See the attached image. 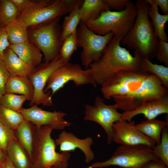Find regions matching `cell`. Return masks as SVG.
<instances>
[{"label":"cell","mask_w":168,"mask_h":168,"mask_svg":"<svg viewBox=\"0 0 168 168\" xmlns=\"http://www.w3.org/2000/svg\"><path fill=\"white\" fill-rule=\"evenodd\" d=\"M101 86L104 98H112L118 109L124 112L168 95V89L158 77L142 70L118 71Z\"/></svg>","instance_id":"cell-1"},{"label":"cell","mask_w":168,"mask_h":168,"mask_svg":"<svg viewBox=\"0 0 168 168\" xmlns=\"http://www.w3.org/2000/svg\"><path fill=\"white\" fill-rule=\"evenodd\" d=\"M123 37L114 36L97 61L89 66L97 85L102 86L108 79L121 70H142L141 58L135 52L132 55L128 50L120 45Z\"/></svg>","instance_id":"cell-2"},{"label":"cell","mask_w":168,"mask_h":168,"mask_svg":"<svg viewBox=\"0 0 168 168\" xmlns=\"http://www.w3.org/2000/svg\"><path fill=\"white\" fill-rule=\"evenodd\" d=\"M137 15L134 24L122 38L121 43L136 52L141 58L155 57L158 43L153 26L149 20L146 0H137L135 4Z\"/></svg>","instance_id":"cell-3"},{"label":"cell","mask_w":168,"mask_h":168,"mask_svg":"<svg viewBox=\"0 0 168 168\" xmlns=\"http://www.w3.org/2000/svg\"><path fill=\"white\" fill-rule=\"evenodd\" d=\"M53 129L48 125L37 128L32 154L35 168H67L68 166L71 154L56 152L55 140L51 137Z\"/></svg>","instance_id":"cell-4"},{"label":"cell","mask_w":168,"mask_h":168,"mask_svg":"<svg viewBox=\"0 0 168 168\" xmlns=\"http://www.w3.org/2000/svg\"><path fill=\"white\" fill-rule=\"evenodd\" d=\"M137 15L135 5L130 0L123 11L107 10L102 12L96 19L85 24L97 35H104L112 32L114 36L123 37L133 26Z\"/></svg>","instance_id":"cell-5"},{"label":"cell","mask_w":168,"mask_h":168,"mask_svg":"<svg viewBox=\"0 0 168 168\" xmlns=\"http://www.w3.org/2000/svg\"><path fill=\"white\" fill-rule=\"evenodd\" d=\"M60 17L28 27V39L41 50L44 63H49L58 57L63 42Z\"/></svg>","instance_id":"cell-6"},{"label":"cell","mask_w":168,"mask_h":168,"mask_svg":"<svg viewBox=\"0 0 168 168\" xmlns=\"http://www.w3.org/2000/svg\"><path fill=\"white\" fill-rule=\"evenodd\" d=\"M83 0H35L33 6L27 12L21 14L17 19L28 27L37 25L69 13L80 7Z\"/></svg>","instance_id":"cell-7"},{"label":"cell","mask_w":168,"mask_h":168,"mask_svg":"<svg viewBox=\"0 0 168 168\" xmlns=\"http://www.w3.org/2000/svg\"><path fill=\"white\" fill-rule=\"evenodd\" d=\"M158 158L148 146L120 145L108 160L94 163L85 168H102L111 166L123 168H142L148 161Z\"/></svg>","instance_id":"cell-8"},{"label":"cell","mask_w":168,"mask_h":168,"mask_svg":"<svg viewBox=\"0 0 168 168\" xmlns=\"http://www.w3.org/2000/svg\"><path fill=\"white\" fill-rule=\"evenodd\" d=\"M76 30L77 47H81V60L85 69L98 60L114 36L111 32L104 35H97L90 30L86 24L80 21Z\"/></svg>","instance_id":"cell-9"},{"label":"cell","mask_w":168,"mask_h":168,"mask_svg":"<svg viewBox=\"0 0 168 168\" xmlns=\"http://www.w3.org/2000/svg\"><path fill=\"white\" fill-rule=\"evenodd\" d=\"M70 81H73L77 86L89 84L94 87L97 86L89 68L84 70L80 65L69 62L51 74L47 82L44 92L46 93L50 90L52 96Z\"/></svg>","instance_id":"cell-10"},{"label":"cell","mask_w":168,"mask_h":168,"mask_svg":"<svg viewBox=\"0 0 168 168\" xmlns=\"http://www.w3.org/2000/svg\"><path fill=\"white\" fill-rule=\"evenodd\" d=\"M66 63L58 57L52 62L41 63L35 67L34 72L28 77L34 87V95L29 104L30 106L35 104L45 106L52 105L51 91L45 93L44 89L51 74Z\"/></svg>","instance_id":"cell-11"},{"label":"cell","mask_w":168,"mask_h":168,"mask_svg":"<svg viewBox=\"0 0 168 168\" xmlns=\"http://www.w3.org/2000/svg\"><path fill=\"white\" fill-rule=\"evenodd\" d=\"M84 119L95 122L104 129L107 135V142L111 144L113 135V126L116 122L121 120L122 113L119 112L115 104L107 105L104 99L99 96L95 98L94 106L85 105Z\"/></svg>","instance_id":"cell-12"},{"label":"cell","mask_w":168,"mask_h":168,"mask_svg":"<svg viewBox=\"0 0 168 168\" xmlns=\"http://www.w3.org/2000/svg\"><path fill=\"white\" fill-rule=\"evenodd\" d=\"M134 121L120 120L113 125L112 141L123 146L144 145L152 148L156 142L136 127Z\"/></svg>","instance_id":"cell-13"},{"label":"cell","mask_w":168,"mask_h":168,"mask_svg":"<svg viewBox=\"0 0 168 168\" xmlns=\"http://www.w3.org/2000/svg\"><path fill=\"white\" fill-rule=\"evenodd\" d=\"M20 112L25 120L30 121L37 128L48 125L53 129L62 130L71 124L64 118L66 114L61 111L45 110L35 104L28 108H22Z\"/></svg>","instance_id":"cell-14"},{"label":"cell","mask_w":168,"mask_h":168,"mask_svg":"<svg viewBox=\"0 0 168 168\" xmlns=\"http://www.w3.org/2000/svg\"><path fill=\"white\" fill-rule=\"evenodd\" d=\"M55 141L56 146H59L60 152L74 151L77 148H79L85 154L86 163L90 162L94 158V153L91 148L93 140L90 137L81 139L72 133L63 131L59 134Z\"/></svg>","instance_id":"cell-15"},{"label":"cell","mask_w":168,"mask_h":168,"mask_svg":"<svg viewBox=\"0 0 168 168\" xmlns=\"http://www.w3.org/2000/svg\"><path fill=\"white\" fill-rule=\"evenodd\" d=\"M164 114H168V95L147 102L133 110L123 112L121 120L130 122L139 114H143L147 119H151Z\"/></svg>","instance_id":"cell-16"},{"label":"cell","mask_w":168,"mask_h":168,"mask_svg":"<svg viewBox=\"0 0 168 168\" xmlns=\"http://www.w3.org/2000/svg\"><path fill=\"white\" fill-rule=\"evenodd\" d=\"M4 55L3 60L10 76L28 77L35 70V67L24 62L9 47Z\"/></svg>","instance_id":"cell-17"},{"label":"cell","mask_w":168,"mask_h":168,"mask_svg":"<svg viewBox=\"0 0 168 168\" xmlns=\"http://www.w3.org/2000/svg\"><path fill=\"white\" fill-rule=\"evenodd\" d=\"M9 47L22 60L35 67L41 63L43 54L40 49L29 39Z\"/></svg>","instance_id":"cell-18"},{"label":"cell","mask_w":168,"mask_h":168,"mask_svg":"<svg viewBox=\"0 0 168 168\" xmlns=\"http://www.w3.org/2000/svg\"><path fill=\"white\" fill-rule=\"evenodd\" d=\"M37 127L29 121L24 120L14 130L16 140L26 151L32 161V154Z\"/></svg>","instance_id":"cell-19"},{"label":"cell","mask_w":168,"mask_h":168,"mask_svg":"<svg viewBox=\"0 0 168 168\" xmlns=\"http://www.w3.org/2000/svg\"><path fill=\"white\" fill-rule=\"evenodd\" d=\"M5 93L19 94L28 97L30 101L34 94L33 84L28 77L10 76L5 84Z\"/></svg>","instance_id":"cell-20"},{"label":"cell","mask_w":168,"mask_h":168,"mask_svg":"<svg viewBox=\"0 0 168 168\" xmlns=\"http://www.w3.org/2000/svg\"><path fill=\"white\" fill-rule=\"evenodd\" d=\"M6 154L16 168H32L33 166L29 155L15 139L9 143Z\"/></svg>","instance_id":"cell-21"},{"label":"cell","mask_w":168,"mask_h":168,"mask_svg":"<svg viewBox=\"0 0 168 168\" xmlns=\"http://www.w3.org/2000/svg\"><path fill=\"white\" fill-rule=\"evenodd\" d=\"M109 9L105 0H85L79 8L81 21L86 23L97 18L103 11Z\"/></svg>","instance_id":"cell-22"},{"label":"cell","mask_w":168,"mask_h":168,"mask_svg":"<svg viewBox=\"0 0 168 168\" xmlns=\"http://www.w3.org/2000/svg\"><path fill=\"white\" fill-rule=\"evenodd\" d=\"M148 6L147 13L152 22L155 33L159 40L168 41V37L165 30V26L168 21V14H161L158 7L153 0H146Z\"/></svg>","instance_id":"cell-23"},{"label":"cell","mask_w":168,"mask_h":168,"mask_svg":"<svg viewBox=\"0 0 168 168\" xmlns=\"http://www.w3.org/2000/svg\"><path fill=\"white\" fill-rule=\"evenodd\" d=\"M168 121L155 119H147L135 125L136 128L143 134L154 141L156 144L161 141L163 129L168 127Z\"/></svg>","instance_id":"cell-24"},{"label":"cell","mask_w":168,"mask_h":168,"mask_svg":"<svg viewBox=\"0 0 168 168\" xmlns=\"http://www.w3.org/2000/svg\"><path fill=\"white\" fill-rule=\"evenodd\" d=\"M4 27L10 45L19 44L28 40V26L23 21L17 19Z\"/></svg>","instance_id":"cell-25"},{"label":"cell","mask_w":168,"mask_h":168,"mask_svg":"<svg viewBox=\"0 0 168 168\" xmlns=\"http://www.w3.org/2000/svg\"><path fill=\"white\" fill-rule=\"evenodd\" d=\"M21 14L11 0H0V21L2 27L16 20Z\"/></svg>","instance_id":"cell-26"},{"label":"cell","mask_w":168,"mask_h":168,"mask_svg":"<svg viewBox=\"0 0 168 168\" xmlns=\"http://www.w3.org/2000/svg\"><path fill=\"white\" fill-rule=\"evenodd\" d=\"M79 8H76L65 17L61 26V37L62 41L77 30L81 21Z\"/></svg>","instance_id":"cell-27"},{"label":"cell","mask_w":168,"mask_h":168,"mask_svg":"<svg viewBox=\"0 0 168 168\" xmlns=\"http://www.w3.org/2000/svg\"><path fill=\"white\" fill-rule=\"evenodd\" d=\"M24 120L20 112L0 105V121L8 128L14 131Z\"/></svg>","instance_id":"cell-28"},{"label":"cell","mask_w":168,"mask_h":168,"mask_svg":"<svg viewBox=\"0 0 168 168\" xmlns=\"http://www.w3.org/2000/svg\"><path fill=\"white\" fill-rule=\"evenodd\" d=\"M142 70L155 74L162 82L163 85L168 89V67L152 63L150 60L142 58Z\"/></svg>","instance_id":"cell-29"},{"label":"cell","mask_w":168,"mask_h":168,"mask_svg":"<svg viewBox=\"0 0 168 168\" xmlns=\"http://www.w3.org/2000/svg\"><path fill=\"white\" fill-rule=\"evenodd\" d=\"M29 98L23 95L5 93L0 96V105L9 109L20 112L24 103Z\"/></svg>","instance_id":"cell-30"},{"label":"cell","mask_w":168,"mask_h":168,"mask_svg":"<svg viewBox=\"0 0 168 168\" xmlns=\"http://www.w3.org/2000/svg\"><path fill=\"white\" fill-rule=\"evenodd\" d=\"M160 143L152 148L155 155L168 167V128L165 127L162 130Z\"/></svg>","instance_id":"cell-31"},{"label":"cell","mask_w":168,"mask_h":168,"mask_svg":"<svg viewBox=\"0 0 168 168\" xmlns=\"http://www.w3.org/2000/svg\"><path fill=\"white\" fill-rule=\"evenodd\" d=\"M76 31L63 41L60 48L58 57L65 63L69 62L72 55L77 50Z\"/></svg>","instance_id":"cell-32"},{"label":"cell","mask_w":168,"mask_h":168,"mask_svg":"<svg viewBox=\"0 0 168 168\" xmlns=\"http://www.w3.org/2000/svg\"><path fill=\"white\" fill-rule=\"evenodd\" d=\"M15 139L14 131L0 121V147L6 153L9 143Z\"/></svg>","instance_id":"cell-33"},{"label":"cell","mask_w":168,"mask_h":168,"mask_svg":"<svg viewBox=\"0 0 168 168\" xmlns=\"http://www.w3.org/2000/svg\"><path fill=\"white\" fill-rule=\"evenodd\" d=\"M155 57L159 62L168 67V42L159 40Z\"/></svg>","instance_id":"cell-34"},{"label":"cell","mask_w":168,"mask_h":168,"mask_svg":"<svg viewBox=\"0 0 168 168\" xmlns=\"http://www.w3.org/2000/svg\"><path fill=\"white\" fill-rule=\"evenodd\" d=\"M10 76L3 60L0 58V96L5 93V87L6 82Z\"/></svg>","instance_id":"cell-35"},{"label":"cell","mask_w":168,"mask_h":168,"mask_svg":"<svg viewBox=\"0 0 168 168\" xmlns=\"http://www.w3.org/2000/svg\"><path fill=\"white\" fill-rule=\"evenodd\" d=\"M10 45L4 27L0 28V58L3 60L4 52Z\"/></svg>","instance_id":"cell-36"},{"label":"cell","mask_w":168,"mask_h":168,"mask_svg":"<svg viewBox=\"0 0 168 168\" xmlns=\"http://www.w3.org/2000/svg\"><path fill=\"white\" fill-rule=\"evenodd\" d=\"M21 14L29 10L33 6L35 0H11Z\"/></svg>","instance_id":"cell-37"},{"label":"cell","mask_w":168,"mask_h":168,"mask_svg":"<svg viewBox=\"0 0 168 168\" xmlns=\"http://www.w3.org/2000/svg\"><path fill=\"white\" fill-rule=\"evenodd\" d=\"M109 8L119 12L124 10L129 0H105Z\"/></svg>","instance_id":"cell-38"},{"label":"cell","mask_w":168,"mask_h":168,"mask_svg":"<svg viewBox=\"0 0 168 168\" xmlns=\"http://www.w3.org/2000/svg\"><path fill=\"white\" fill-rule=\"evenodd\" d=\"M142 168H168V167L158 158L148 161Z\"/></svg>","instance_id":"cell-39"},{"label":"cell","mask_w":168,"mask_h":168,"mask_svg":"<svg viewBox=\"0 0 168 168\" xmlns=\"http://www.w3.org/2000/svg\"><path fill=\"white\" fill-rule=\"evenodd\" d=\"M155 4L159 7L163 14H168V0H153Z\"/></svg>","instance_id":"cell-40"},{"label":"cell","mask_w":168,"mask_h":168,"mask_svg":"<svg viewBox=\"0 0 168 168\" xmlns=\"http://www.w3.org/2000/svg\"><path fill=\"white\" fill-rule=\"evenodd\" d=\"M1 168H16V167L7 156L6 161L2 165Z\"/></svg>","instance_id":"cell-41"},{"label":"cell","mask_w":168,"mask_h":168,"mask_svg":"<svg viewBox=\"0 0 168 168\" xmlns=\"http://www.w3.org/2000/svg\"><path fill=\"white\" fill-rule=\"evenodd\" d=\"M7 157L6 153L0 147V165H2L4 163Z\"/></svg>","instance_id":"cell-42"},{"label":"cell","mask_w":168,"mask_h":168,"mask_svg":"<svg viewBox=\"0 0 168 168\" xmlns=\"http://www.w3.org/2000/svg\"><path fill=\"white\" fill-rule=\"evenodd\" d=\"M1 27H2L1 24V22H0V28Z\"/></svg>","instance_id":"cell-43"},{"label":"cell","mask_w":168,"mask_h":168,"mask_svg":"<svg viewBox=\"0 0 168 168\" xmlns=\"http://www.w3.org/2000/svg\"><path fill=\"white\" fill-rule=\"evenodd\" d=\"M2 165H0V168H1Z\"/></svg>","instance_id":"cell-44"},{"label":"cell","mask_w":168,"mask_h":168,"mask_svg":"<svg viewBox=\"0 0 168 168\" xmlns=\"http://www.w3.org/2000/svg\"><path fill=\"white\" fill-rule=\"evenodd\" d=\"M32 168H34V166H33ZM54 168V167H51V168Z\"/></svg>","instance_id":"cell-45"}]
</instances>
